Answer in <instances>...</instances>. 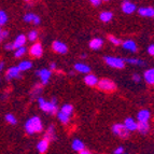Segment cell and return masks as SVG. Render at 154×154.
<instances>
[{
	"mask_svg": "<svg viewBox=\"0 0 154 154\" xmlns=\"http://www.w3.org/2000/svg\"><path fill=\"white\" fill-rule=\"evenodd\" d=\"M126 62L129 63V64H140V65L143 64L141 60H139V59H136V58H127L126 59Z\"/></svg>",
	"mask_w": 154,
	"mask_h": 154,
	"instance_id": "d6a6232c",
	"label": "cell"
},
{
	"mask_svg": "<svg viewBox=\"0 0 154 154\" xmlns=\"http://www.w3.org/2000/svg\"><path fill=\"white\" fill-rule=\"evenodd\" d=\"M148 52H149L150 55H153L154 54V45H150L148 48Z\"/></svg>",
	"mask_w": 154,
	"mask_h": 154,
	"instance_id": "e575fe53",
	"label": "cell"
},
{
	"mask_svg": "<svg viewBox=\"0 0 154 154\" xmlns=\"http://www.w3.org/2000/svg\"><path fill=\"white\" fill-rule=\"evenodd\" d=\"M14 48H13V44L11 43H8L7 45H5V50H13Z\"/></svg>",
	"mask_w": 154,
	"mask_h": 154,
	"instance_id": "f35d334b",
	"label": "cell"
},
{
	"mask_svg": "<svg viewBox=\"0 0 154 154\" xmlns=\"http://www.w3.org/2000/svg\"><path fill=\"white\" fill-rule=\"evenodd\" d=\"M122 10L126 14H131L134 11L136 10V5L131 3V1H124L123 5H122Z\"/></svg>",
	"mask_w": 154,
	"mask_h": 154,
	"instance_id": "52a82bcc",
	"label": "cell"
},
{
	"mask_svg": "<svg viewBox=\"0 0 154 154\" xmlns=\"http://www.w3.org/2000/svg\"><path fill=\"white\" fill-rule=\"evenodd\" d=\"M108 38H109V40H110V42H112V43L116 44V45H119V44H121V41H120L119 39H116L114 36H111V35H110V36H109Z\"/></svg>",
	"mask_w": 154,
	"mask_h": 154,
	"instance_id": "1f68e13d",
	"label": "cell"
},
{
	"mask_svg": "<svg viewBox=\"0 0 154 154\" xmlns=\"http://www.w3.org/2000/svg\"><path fill=\"white\" fill-rule=\"evenodd\" d=\"M7 20H8V16L3 11H0V25H5L7 23Z\"/></svg>",
	"mask_w": 154,
	"mask_h": 154,
	"instance_id": "f1b7e54d",
	"label": "cell"
},
{
	"mask_svg": "<svg viewBox=\"0 0 154 154\" xmlns=\"http://www.w3.org/2000/svg\"><path fill=\"white\" fill-rule=\"evenodd\" d=\"M53 50L59 54H66L68 49H67V45L64 44L63 42H59V41H54L53 42Z\"/></svg>",
	"mask_w": 154,
	"mask_h": 154,
	"instance_id": "8992f818",
	"label": "cell"
},
{
	"mask_svg": "<svg viewBox=\"0 0 154 154\" xmlns=\"http://www.w3.org/2000/svg\"><path fill=\"white\" fill-rule=\"evenodd\" d=\"M26 131L28 134H35V133H40L42 131V123L41 120L38 118V116H33V118L29 119L28 121L26 122L25 125Z\"/></svg>",
	"mask_w": 154,
	"mask_h": 154,
	"instance_id": "6da1fadb",
	"label": "cell"
},
{
	"mask_svg": "<svg viewBox=\"0 0 154 154\" xmlns=\"http://www.w3.org/2000/svg\"><path fill=\"white\" fill-rule=\"evenodd\" d=\"M100 1H101V0H91V2L94 5H98L100 3Z\"/></svg>",
	"mask_w": 154,
	"mask_h": 154,
	"instance_id": "74e56055",
	"label": "cell"
},
{
	"mask_svg": "<svg viewBox=\"0 0 154 154\" xmlns=\"http://www.w3.org/2000/svg\"><path fill=\"white\" fill-rule=\"evenodd\" d=\"M37 75L41 78L42 83H43V84H46V83L49 82L50 77H51V71L48 69H42V70H40V71H37Z\"/></svg>",
	"mask_w": 154,
	"mask_h": 154,
	"instance_id": "ba28073f",
	"label": "cell"
},
{
	"mask_svg": "<svg viewBox=\"0 0 154 154\" xmlns=\"http://www.w3.org/2000/svg\"><path fill=\"white\" fill-rule=\"evenodd\" d=\"M105 62L109 65V66L113 67V68H118V69H122L124 68V60L121 58H116V57H105Z\"/></svg>",
	"mask_w": 154,
	"mask_h": 154,
	"instance_id": "277c9868",
	"label": "cell"
},
{
	"mask_svg": "<svg viewBox=\"0 0 154 154\" xmlns=\"http://www.w3.org/2000/svg\"><path fill=\"white\" fill-rule=\"evenodd\" d=\"M60 111L66 113V114H68V116H70L72 113V111H73V107H72L71 105H65V106H63V108Z\"/></svg>",
	"mask_w": 154,
	"mask_h": 154,
	"instance_id": "4316f807",
	"label": "cell"
},
{
	"mask_svg": "<svg viewBox=\"0 0 154 154\" xmlns=\"http://www.w3.org/2000/svg\"><path fill=\"white\" fill-rule=\"evenodd\" d=\"M75 70L80 72H83V73H88L91 71V68L86 65H83V64H77L75 66Z\"/></svg>",
	"mask_w": 154,
	"mask_h": 154,
	"instance_id": "7402d4cb",
	"label": "cell"
},
{
	"mask_svg": "<svg viewBox=\"0 0 154 154\" xmlns=\"http://www.w3.org/2000/svg\"><path fill=\"white\" fill-rule=\"evenodd\" d=\"M124 126H125L126 129H127L128 131H136V128H137V123L134 121L131 118H127L125 120Z\"/></svg>",
	"mask_w": 154,
	"mask_h": 154,
	"instance_id": "7c38bea8",
	"label": "cell"
},
{
	"mask_svg": "<svg viewBox=\"0 0 154 154\" xmlns=\"http://www.w3.org/2000/svg\"><path fill=\"white\" fill-rule=\"evenodd\" d=\"M25 43H26V37L24 35H20L15 39L14 43H13V48H20V46H23Z\"/></svg>",
	"mask_w": 154,
	"mask_h": 154,
	"instance_id": "d6986e66",
	"label": "cell"
},
{
	"mask_svg": "<svg viewBox=\"0 0 154 154\" xmlns=\"http://www.w3.org/2000/svg\"><path fill=\"white\" fill-rule=\"evenodd\" d=\"M112 13L111 12H103L101 14H100V20L103 22H109V21H111L112 20Z\"/></svg>",
	"mask_w": 154,
	"mask_h": 154,
	"instance_id": "d4e9b609",
	"label": "cell"
},
{
	"mask_svg": "<svg viewBox=\"0 0 154 154\" xmlns=\"http://www.w3.org/2000/svg\"><path fill=\"white\" fill-rule=\"evenodd\" d=\"M123 48L126 50H128V51L131 52H136L137 51V45L136 43L134 41H131V40H127V41H125L123 43Z\"/></svg>",
	"mask_w": 154,
	"mask_h": 154,
	"instance_id": "ac0fdd59",
	"label": "cell"
},
{
	"mask_svg": "<svg viewBox=\"0 0 154 154\" xmlns=\"http://www.w3.org/2000/svg\"><path fill=\"white\" fill-rule=\"evenodd\" d=\"M37 37H38V32L35 30L30 31V32L28 33V39L29 40H31V41H33V40H36Z\"/></svg>",
	"mask_w": 154,
	"mask_h": 154,
	"instance_id": "4dcf8cb0",
	"label": "cell"
},
{
	"mask_svg": "<svg viewBox=\"0 0 154 154\" xmlns=\"http://www.w3.org/2000/svg\"><path fill=\"white\" fill-rule=\"evenodd\" d=\"M24 20H25L26 22H28V23H30V22H32L33 24H39L40 23V18H39V16L35 15V14H31V13H28V14H26L25 16H24Z\"/></svg>",
	"mask_w": 154,
	"mask_h": 154,
	"instance_id": "9a60e30c",
	"label": "cell"
},
{
	"mask_svg": "<svg viewBox=\"0 0 154 154\" xmlns=\"http://www.w3.org/2000/svg\"><path fill=\"white\" fill-rule=\"evenodd\" d=\"M26 53V49L24 46H20V48H16V52H15V57H21L23 56Z\"/></svg>",
	"mask_w": 154,
	"mask_h": 154,
	"instance_id": "83f0119b",
	"label": "cell"
},
{
	"mask_svg": "<svg viewBox=\"0 0 154 154\" xmlns=\"http://www.w3.org/2000/svg\"><path fill=\"white\" fill-rule=\"evenodd\" d=\"M98 86H99L100 90L103 91H106V92H112V91L116 90V84L112 82V81H110V80L108 79H103L100 80V81H98Z\"/></svg>",
	"mask_w": 154,
	"mask_h": 154,
	"instance_id": "3957f363",
	"label": "cell"
},
{
	"mask_svg": "<svg viewBox=\"0 0 154 154\" xmlns=\"http://www.w3.org/2000/svg\"><path fill=\"white\" fill-rule=\"evenodd\" d=\"M139 14L142 16H148V17H153L154 10L153 8H141L139 10Z\"/></svg>",
	"mask_w": 154,
	"mask_h": 154,
	"instance_id": "e0dca14e",
	"label": "cell"
},
{
	"mask_svg": "<svg viewBox=\"0 0 154 154\" xmlns=\"http://www.w3.org/2000/svg\"><path fill=\"white\" fill-rule=\"evenodd\" d=\"M26 1H29V0H26Z\"/></svg>",
	"mask_w": 154,
	"mask_h": 154,
	"instance_id": "ee69618b",
	"label": "cell"
},
{
	"mask_svg": "<svg viewBox=\"0 0 154 154\" xmlns=\"http://www.w3.org/2000/svg\"><path fill=\"white\" fill-rule=\"evenodd\" d=\"M13 78H21L18 67H12V68H10V69L8 70V72H7V79L11 80V79H13Z\"/></svg>",
	"mask_w": 154,
	"mask_h": 154,
	"instance_id": "30bf717a",
	"label": "cell"
},
{
	"mask_svg": "<svg viewBox=\"0 0 154 154\" xmlns=\"http://www.w3.org/2000/svg\"><path fill=\"white\" fill-rule=\"evenodd\" d=\"M58 119H59V121L62 122V123L64 124H67L68 122H69V119H70V116H68V114H66V113L64 112H60L58 113Z\"/></svg>",
	"mask_w": 154,
	"mask_h": 154,
	"instance_id": "484cf974",
	"label": "cell"
},
{
	"mask_svg": "<svg viewBox=\"0 0 154 154\" xmlns=\"http://www.w3.org/2000/svg\"><path fill=\"white\" fill-rule=\"evenodd\" d=\"M55 68H56V65H55L54 63H53V64H51V69L53 70V69H55Z\"/></svg>",
	"mask_w": 154,
	"mask_h": 154,
	"instance_id": "60d3db41",
	"label": "cell"
},
{
	"mask_svg": "<svg viewBox=\"0 0 154 154\" xmlns=\"http://www.w3.org/2000/svg\"><path fill=\"white\" fill-rule=\"evenodd\" d=\"M144 79H146V81L149 83V84H153L154 83V70L150 69V70H148V71H146V73H144Z\"/></svg>",
	"mask_w": 154,
	"mask_h": 154,
	"instance_id": "ffe728a7",
	"label": "cell"
},
{
	"mask_svg": "<svg viewBox=\"0 0 154 154\" xmlns=\"http://www.w3.org/2000/svg\"><path fill=\"white\" fill-rule=\"evenodd\" d=\"M31 67H32V64H31L30 62H27V60H24V62L20 63V65H18V69L21 70V71H25V70L30 69Z\"/></svg>",
	"mask_w": 154,
	"mask_h": 154,
	"instance_id": "cb8c5ba5",
	"label": "cell"
},
{
	"mask_svg": "<svg viewBox=\"0 0 154 154\" xmlns=\"http://www.w3.org/2000/svg\"><path fill=\"white\" fill-rule=\"evenodd\" d=\"M42 52L43 51H42V46L40 43L33 44L30 49V54L32 55L33 57H40L42 55Z\"/></svg>",
	"mask_w": 154,
	"mask_h": 154,
	"instance_id": "9c48e42d",
	"label": "cell"
},
{
	"mask_svg": "<svg viewBox=\"0 0 154 154\" xmlns=\"http://www.w3.org/2000/svg\"><path fill=\"white\" fill-rule=\"evenodd\" d=\"M5 120L11 124H16V119L13 116V114H7L5 116Z\"/></svg>",
	"mask_w": 154,
	"mask_h": 154,
	"instance_id": "f546056e",
	"label": "cell"
},
{
	"mask_svg": "<svg viewBox=\"0 0 154 154\" xmlns=\"http://www.w3.org/2000/svg\"><path fill=\"white\" fill-rule=\"evenodd\" d=\"M48 146H49V140L46 138H44L43 140H41V141L38 143L37 149H38V151L40 152V153H44V152H46V150H48Z\"/></svg>",
	"mask_w": 154,
	"mask_h": 154,
	"instance_id": "5bb4252c",
	"label": "cell"
},
{
	"mask_svg": "<svg viewBox=\"0 0 154 154\" xmlns=\"http://www.w3.org/2000/svg\"><path fill=\"white\" fill-rule=\"evenodd\" d=\"M7 36H8V31H1V32H0V37H1V39L5 38Z\"/></svg>",
	"mask_w": 154,
	"mask_h": 154,
	"instance_id": "8d00e7d4",
	"label": "cell"
},
{
	"mask_svg": "<svg viewBox=\"0 0 154 154\" xmlns=\"http://www.w3.org/2000/svg\"><path fill=\"white\" fill-rule=\"evenodd\" d=\"M0 32H1V30H0Z\"/></svg>",
	"mask_w": 154,
	"mask_h": 154,
	"instance_id": "bcb514c9",
	"label": "cell"
},
{
	"mask_svg": "<svg viewBox=\"0 0 154 154\" xmlns=\"http://www.w3.org/2000/svg\"><path fill=\"white\" fill-rule=\"evenodd\" d=\"M2 67H3V64H0V70L2 69Z\"/></svg>",
	"mask_w": 154,
	"mask_h": 154,
	"instance_id": "b9f144b4",
	"label": "cell"
},
{
	"mask_svg": "<svg viewBox=\"0 0 154 154\" xmlns=\"http://www.w3.org/2000/svg\"><path fill=\"white\" fill-rule=\"evenodd\" d=\"M0 40H1V37H0Z\"/></svg>",
	"mask_w": 154,
	"mask_h": 154,
	"instance_id": "7bdbcfd3",
	"label": "cell"
},
{
	"mask_svg": "<svg viewBox=\"0 0 154 154\" xmlns=\"http://www.w3.org/2000/svg\"><path fill=\"white\" fill-rule=\"evenodd\" d=\"M80 153L81 154H90V151H88V150H81V151H80Z\"/></svg>",
	"mask_w": 154,
	"mask_h": 154,
	"instance_id": "ab89813d",
	"label": "cell"
},
{
	"mask_svg": "<svg viewBox=\"0 0 154 154\" xmlns=\"http://www.w3.org/2000/svg\"><path fill=\"white\" fill-rule=\"evenodd\" d=\"M112 131L116 135L120 136L121 138H126V137H128L129 131L126 129L124 124H116V125H113Z\"/></svg>",
	"mask_w": 154,
	"mask_h": 154,
	"instance_id": "5b68a950",
	"label": "cell"
},
{
	"mask_svg": "<svg viewBox=\"0 0 154 154\" xmlns=\"http://www.w3.org/2000/svg\"><path fill=\"white\" fill-rule=\"evenodd\" d=\"M149 123L148 121H139V123H137V131H140L141 134H146L149 131Z\"/></svg>",
	"mask_w": 154,
	"mask_h": 154,
	"instance_id": "8fae6325",
	"label": "cell"
},
{
	"mask_svg": "<svg viewBox=\"0 0 154 154\" xmlns=\"http://www.w3.org/2000/svg\"><path fill=\"white\" fill-rule=\"evenodd\" d=\"M72 149L80 152L81 150L84 149V144H83L82 141H80V140L75 139V140H73V142H72Z\"/></svg>",
	"mask_w": 154,
	"mask_h": 154,
	"instance_id": "603a6c76",
	"label": "cell"
},
{
	"mask_svg": "<svg viewBox=\"0 0 154 154\" xmlns=\"http://www.w3.org/2000/svg\"><path fill=\"white\" fill-rule=\"evenodd\" d=\"M103 41L101 40V39H99V38L93 39L92 41L90 42L91 49H93V50H98V49H100V48L103 46Z\"/></svg>",
	"mask_w": 154,
	"mask_h": 154,
	"instance_id": "2e32d148",
	"label": "cell"
},
{
	"mask_svg": "<svg viewBox=\"0 0 154 154\" xmlns=\"http://www.w3.org/2000/svg\"><path fill=\"white\" fill-rule=\"evenodd\" d=\"M150 112L148 110H141L138 113V121H149Z\"/></svg>",
	"mask_w": 154,
	"mask_h": 154,
	"instance_id": "44dd1931",
	"label": "cell"
},
{
	"mask_svg": "<svg viewBox=\"0 0 154 154\" xmlns=\"http://www.w3.org/2000/svg\"><path fill=\"white\" fill-rule=\"evenodd\" d=\"M114 153H116V154H122V153H124V149L122 148V146H120V148H118L116 150H114Z\"/></svg>",
	"mask_w": 154,
	"mask_h": 154,
	"instance_id": "836d02e7",
	"label": "cell"
},
{
	"mask_svg": "<svg viewBox=\"0 0 154 154\" xmlns=\"http://www.w3.org/2000/svg\"><path fill=\"white\" fill-rule=\"evenodd\" d=\"M39 106L44 112H49L51 114H55L57 112V106H56V99L53 98L52 103H48L43 98H39Z\"/></svg>",
	"mask_w": 154,
	"mask_h": 154,
	"instance_id": "7a4b0ae2",
	"label": "cell"
},
{
	"mask_svg": "<svg viewBox=\"0 0 154 154\" xmlns=\"http://www.w3.org/2000/svg\"><path fill=\"white\" fill-rule=\"evenodd\" d=\"M84 81L88 86H95V85L98 83L97 77H95L94 75H88L86 77H85Z\"/></svg>",
	"mask_w": 154,
	"mask_h": 154,
	"instance_id": "4fadbf2b",
	"label": "cell"
},
{
	"mask_svg": "<svg viewBox=\"0 0 154 154\" xmlns=\"http://www.w3.org/2000/svg\"><path fill=\"white\" fill-rule=\"evenodd\" d=\"M106 1H108V0H106Z\"/></svg>",
	"mask_w": 154,
	"mask_h": 154,
	"instance_id": "f6af8a7d",
	"label": "cell"
},
{
	"mask_svg": "<svg viewBox=\"0 0 154 154\" xmlns=\"http://www.w3.org/2000/svg\"><path fill=\"white\" fill-rule=\"evenodd\" d=\"M133 80L135 81V82H138L139 80H140V75H133Z\"/></svg>",
	"mask_w": 154,
	"mask_h": 154,
	"instance_id": "d590c367",
	"label": "cell"
}]
</instances>
